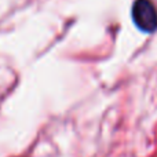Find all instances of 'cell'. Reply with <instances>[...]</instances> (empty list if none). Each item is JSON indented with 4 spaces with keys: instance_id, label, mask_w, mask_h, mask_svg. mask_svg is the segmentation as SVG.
<instances>
[{
    "instance_id": "1",
    "label": "cell",
    "mask_w": 157,
    "mask_h": 157,
    "mask_svg": "<svg viewBox=\"0 0 157 157\" xmlns=\"http://www.w3.org/2000/svg\"><path fill=\"white\" fill-rule=\"evenodd\" d=\"M134 24L142 32H155L157 29V10L152 0H135L131 10Z\"/></svg>"
}]
</instances>
